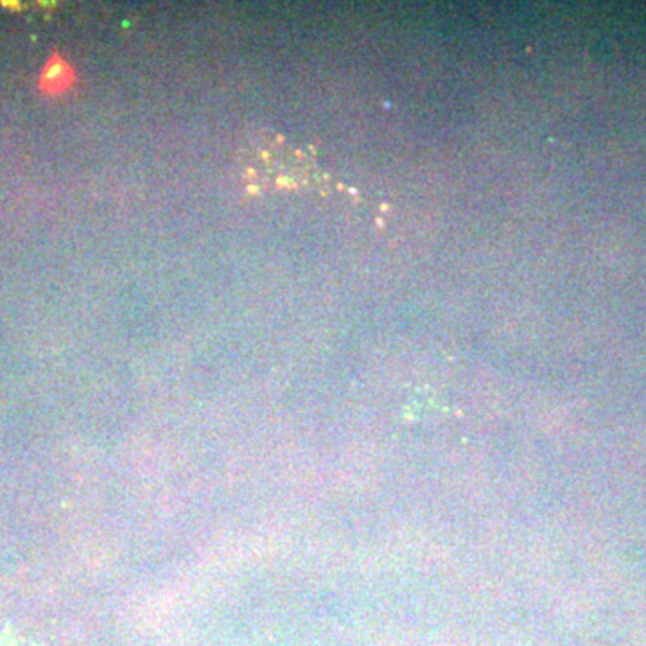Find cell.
I'll return each instance as SVG.
<instances>
[{
	"label": "cell",
	"instance_id": "obj_1",
	"mask_svg": "<svg viewBox=\"0 0 646 646\" xmlns=\"http://www.w3.org/2000/svg\"><path fill=\"white\" fill-rule=\"evenodd\" d=\"M76 72L61 54H52L39 74V90L45 94H63L74 84Z\"/></svg>",
	"mask_w": 646,
	"mask_h": 646
}]
</instances>
